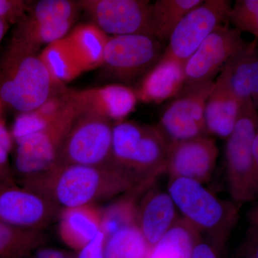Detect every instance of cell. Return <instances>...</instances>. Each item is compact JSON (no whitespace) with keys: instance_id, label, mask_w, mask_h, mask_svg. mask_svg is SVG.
Masks as SVG:
<instances>
[{"instance_id":"5","label":"cell","mask_w":258,"mask_h":258,"mask_svg":"<svg viewBox=\"0 0 258 258\" xmlns=\"http://www.w3.org/2000/svg\"><path fill=\"white\" fill-rule=\"evenodd\" d=\"M257 109L253 104L242 107L238 119L225 146L229 192L236 206L250 203L258 192V163L252 145L258 134Z\"/></svg>"},{"instance_id":"1","label":"cell","mask_w":258,"mask_h":258,"mask_svg":"<svg viewBox=\"0 0 258 258\" xmlns=\"http://www.w3.org/2000/svg\"><path fill=\"white\" fill-rule=\"evenodd\" d=\"M167 149L156 125L120 120L113 123L109 165L134 187L151 188L166 173Z\"/></svg>"},{"instance_id":"31","label":"cell","mask_w":258,"mask_h":258,"mask_svg":"<svg viewBox=\"0 0 258 258\" xmlns=\"http://www.w3.org/2000/svg\"><path fill=\"white\" fill-rule=\"evenodd\" d=\"M228 21L239 32L258 37L257 0H237L231 8Z\"/></svg>"},{"instance_id":"27","label":"cell","mask_w":258,"mask_h":258,"mask_svg":"<svg viewBox=\"0 0 258 258\" xmlns=\"http://www.w3.org/2000/svg\"><path fill=\"white\" fill-rule=\"evenodd\" d=\"M150 249L137 224L124 226L105 239V258H147Z\"/></svg>"},{"instance_id":"15","label":"cell","mask_w":258,"mask_h":258,"mask_svg":"<svg viewBox=\"0 0 258 258\" xmlns=\"http://www.w3.org/2000/svg\"><path fill=\"white\" fill-rule=\"evenodd\" d=\"M55 215V205L32 190L8 184L0 187V222L33 230L47 224Z\"/></svg>"},{"instance_id":"18","label":"cell","mask_w":258,"mask_h":258,"mask_svg":"<svg viewBox=\"0 0 258 258\" xmlns=\"http://www.w3.org/2000/svg\"><path fill=\"white\" fill-rule=\"evenodd\" d=\"M185 85L184 62L163 55L134 89L139 101L158 104L174 98Z\"/></svg>"},{"instance_id":"16","label":"cell","mask_w":258,"mask_h":258,"mask_svg":"<svg viewBox=\"0 0 258 258\" xmlns=\"http://www.w3.org/2000/svg\"><path fill=\"white\" fill-rule=\"evenodd\" d=\"M241 106L231 87L225 66L215 81L205 110V129L208 135L227 139L240 115Z\"/></svg>"},{"instance_id":"20","label":"cell","mask_w":258,"mask_h":258,"mask_svg":"<svg viewBox=\"0 0 258 258\" xmlns=\"http://www.w3.org/2000/svg\"><path fill=\"white\" fill-rule=\"evenodd\" d=\"M109 37L91 23L79 25L66 35V40L83 73L101 67Z\"/></svg>"},{"instance_id":"35","label":"cell","mask_w":258,"mask_h":258,"mask_svg":"<svg viewBox=\"0 0 258 258\" xmlns=\"http://www.w3.org/2000/svg\"><path fill=\"white\" fill-rule=\"evenodd\" d=\"M13 137L5 126L4 122L0 120V169H5L12 147Z\"/></svg>"},{"instance_id":"17","label":"cell","mask_w":258,"mask_h":258,"mask_svg":"<svg viewBox=\"0 0 258 258\" xmlns=\"http://www.w3.org/2000/svg\"><path fill=\"white\" fill-rule=\"evenodd\" d=\"M180 219L170 195L152 186L144 193L137 208V225L144 238L154 246Z\"/></svg>"},{"instance_id":"10","label":"cell","mask_w":258,"mask_h":258,"mask_svg":"<svg viewBox=\"0 0 258 258\" xmlns=\"http://www.w3.org/2000/svg\"><path fill=\"white\" fill-rule=\"evenodd\" d=\"M231 8L229 0H204L178 24L164 55L186 62L215 28L228 21Z\"/></svg>"},{"instance_id":"32","label":"cell","mask_w":258,"mask_h":258,"mask_svg":"<svg viewBox=\"0 0 258 258\" xmlns=\"http://www.w3.org/2000/svg\"><path fill=\"white\" fill-rule=\"evenodd\" d=\"M226 244L200 235L194 245L191 258H224Z\"/></svg>"},{"instance_id":"6","label":"cell","mask_w":258,"mask_h":258,"mask_svg":"<svg viewBox=\"0 0 258 258\" xmlns=\"http://www.w3.org/2000/svg\"><path fill=\"white\" fill-rule=\"evenodd\" d=\"M79 115L68 98L63 111L55 121L41 132L17 142L15 168L19 174L35 179L55 166L64 140Z\"/></svg>"},{"instance_id":"36","label":"cell","mask_w":258,"mask_h":258,"mask_svg":"<svg viewBox=\"0 0 258 258\" xmlns=\"http://www.w3.org/2000/svg\"><path fill=\"white\" fill-rule=\"evenodd\" d=\"M247 244V248L245 249L242 258H258L257 237Z\"/></svg>"},{"instance_id":"24","label":"cell","mask_w":258,"mask_h":258,"mask_svg":"<svg viewBox=\"0 0 258 258\" xmlns=\"http://www.w3.org/2000/svg\"><path fill=\"white\" fill-rule=\"evenodd\" d=\"M203 0H157L151 3V28L153 35L162 44L168 42L179 22Z\"/></svg>"},{"instance_id":"2","label":"cell","mask_w":258,"mask_h":258,"mask_svg":"<svg viewBox=\"0 0 258 258\" xmlns=\"http://www.w3.org/2000/svg\"><path fill=\"white\" fill-rule=\"evenodd\" d=\"M46 199L64 210L91 206L135 189L111 165H56L39 176ZM38 177V178H39Z\"/></svg>"},{"instance_id":"14","label":"cell","mask_w":258,"mask_h":258,"mask_svg":"<svg viewBox=\"0 0 258 258\" xmlns=\"http://www.w3.org/2000/svg\"><path fill=\"white\" fill-rule=\"evenodd\" d=\"M66 94L80 115H95L111 122L124 120L139 101L135 89L121 84L69 91Z\"/></svg>"},{"instance_id":"4","label":"cell","mask_w":258,"mask_h":258,"mask_svg":"<svg viewBox=\"0 0 258 258\" xmlns=\"http://www.w3.org/2000/svg\"><path fill=\"white\" fill-rule=\"evenodd\" d=\"M55 86L38 56L8 48L0 68V99L7 106L32 111L53 96Z\"/></svg>"},{"instance_id":"33","label":"cell","mask_w":258,"mask_h":258,"mask_svg":"<svg viewBox=\"0 0 258 258\" xmlns=\"http://www.w3.org/2000/svg\"><path fill=\"white\" fill-rule=\"evenodd\" d=\"M28 3L21 0H0V18L7 23H19L26 15Z\"/></svg>"},{"instance_id":"23","label":"cell","mask_w":258,"mask_h":258,"mask_svg":"<svg viewBox=\"0 0 258 258\" xmlns=\"http://www.w3.org/2000/svg\"><path fill=\"white\" fill-rule=\"evenodd\" d=\"M68 103L66 93L53 95L35 109L18 115L13 124L12 137L15 142L38 133L55 121Z\"/></svg>"},{"instance_id":"28","label":"cell","mask_w":258,"mask_h":258,"mask_svg":"<svg viewBox=\"0 0 258 258\" xmlns=\"http://www.w3.org/2000/svg\"><path fill=\"white\" fill-rule=\"evenodd\" d=\"M147 190L144 188L131 190L128 197L118 200L101 212V231L106 237L124 226L137 224V198Z\"/></svg>"},{"instance_id":"38","label":"cell","mask_w":258,"mask_h":258,"mask_svg":"<svg viewBox=\"0 0 258 258\" xmlns=\"http://www.w3.org/2000/svg\"><path fill=\"white\" fill-rule=\"evenodd\" d=\"M4 170H5V169H0V187L7 184L6 183H5V181H6V180H5V179H6V178H5L6 174H5Z\"/></svg>"},{"instance_id":"29","label":"cell","mask_w":258,"mask_h":258,"mask_svg":"<svg viewBox=\"0 0 258 258\" xmlns=\"http://www.w3.org/2000/svg\"><path fill=\"white\" fill-rule=\"evenodd\" d=\"M81 10L80 2L42 0L34 5L30 13L20 21L28 23L75 21Z\"/></svg>"},{"instance_id":"37","label":"cell","mask_w":258,"mask_h":258,"mask_svg":"<svg viewBox=\"0 0 258 258\" xmlns=\"http://www.w3.org/2000/svg\"><path fill=\"white\" fill-rule=\"evenodd\" d=\"M8 24L4 21L3 19L0 18V42L4 37L5 33H6L7 30L8 28Z\"/></svg>"},{"instance_id":"3","label":"cell","mask_w":258,"mask_h":258,"mask_svg":"<svg viewBox=\"0 0 258 258\" xmlns=\"http://www.w3.org/2000/svg\"><path fill=\"white\" fill-rule=\"evenodd\" d=\"M168 193L182 218L201 235L227 243L238 222V207L222 200L203 184L184 179H169Z\"/></svg>"},{"instance_id":"12","label":"cell","mask_w":258,"mask_h":258,"mask_svg":"<svg viewBox=\"0 0 258 258\" xmlns=\"http://www.w3.org/2000/svg\"><path fill=\"white\" fill-rule=\"evenodd\" d=\"M246 43L238 30L225 24L217 27L184 62L186 85L213 80Z\"/></svg>"},{"instance_id":"19","label":"cell","mask_w":258,"mask_h":258,"mask_svg":"<svg viewBox=\"0 0 258 258\" xmlns=\"http://www.w3.org/2000/svg\"><path fill=\"white\" fill-rule=\"evenodd\" d=\"M257 38L246 43L225 64L231 87L242 107L258 106Z\"/></svg>"},{"instance_id":"25","label":"cell","mask_w":258,"mask_h":258,"mask_svg":"<svg viewBox=\"0 0 258 258\" xmlns=\"http://www.w3.org/2000/svg\"><path fill=\"white\" fill-rule=\"evenodd\" d=\"M38 57L57 86L71 82L83 74L66 37L45 46Z\"/></svg>"},{"instance_id":"34","label":"cell","mask_w":258,"mask_h":258,"mask_svg":"<svg viewBox=\"0 0 258 258\" xmlns=\"http://www.w3.org/2000/svg\"><path fill=\"white\" fill-rule=\"evenodd\" d=\"M105 239L106 236L100 231L92 240L80 249L78 258H105Z\"/></svg>"},{"instance_id":"13","label":"cell","mask_w":258,"mask_h":258,"mask_svg":"<svg viewBox=\"0 0 258 258\" xmlns=\"http://www.w3.org/2000/svg\"><path fill=\"white\" fill-rule=\"evenodd\" d=\"M218 155L216 142L208 135L169 144L166 173L169 179L184 178L204 184L212 179Z\"/></svg>"},{"instance_id":"11","label":"cell","mask_w":258,"mask_h":258,"mask_svg":"<svg viewBox=\"0 0 258 258\" xmlns=\"http://www.w3.org/2000/svg\"><path fill=\"white\" fill-rule=\"evenodd\" d=\"M80 4L91 23L109 36L139 34L154 37L149 18L150 1L83 0Z\"/></svg>"},{"instance_id":"9","label":"cell","mask_w":258,"mask_h":258,"mask_svg":"<svg viewBox=\"0 0 258 258\" xmlns=\"http://www.w3.org/2000/svg\"><path fill=\"white\" fill-rule=\"evenodd\" d=\"M113 122L79 115L61 149L56 165L104 166L111 159Z\"/></svg>"},{"instance_id":"7","label":"cell","mask_w":258,"mask_h":258,"mask_svg":"<svg viewBox=\"0 0 258 258\" xmlns=\"http://www.w3.org/2000/svg\"><path fill=\"white\" fill-rule=\"evenodd\" d=\"M164 50V44L151 35L110 36L101 67L115 79L132 82L142 79L161 60Z\"/></svg>"},{"instance_id":"26","label":"cell","mask_w":258,"mask_h":258,"mask_svg":"<svg viewBox=\"0 0 258 258\" xmlns=\"http://www.w3.org/2000/svg\"><path fill=\"white\" fill-rule=\"evenodd\" d=\"M200 235L181 217L164 237L151 247L147 258H191L194 245Z\"/></svg>"},{"instance_id":"22","label":"cell","mask_w":258,"mask_h":258,"mask_svg":"<svg viewBox=\"0 0 258 258\" xmlns=\"http://www.w3.org/2000/svg\"><path fill=\"white\" fill-rule=\"evenodd\" d=\"M75 21L28 23L20 21L10 47L25 53L35 54L43 45L63 38Z\"/></svg>"},{"instance_id":"21","label":"cell","mask_w":258,"mask_h":258,"mask_svg":"<svg viewBox=\"0 0 258 258\" xmlns=\"http://www.w3.org/2000/svg\"><path fill=\"white\" fill-rule=\"evenodd\" d=\"M64 210L60 235L71 247L81 249L101 231V211L91 206Z\"/></svg>"},{"instance_id":"8","label":"cell","mask_w":258,"mask_h":258,"mask_svg":"<svg viewBox=\"0 0 258 258\" xmlns=\"http://www.w3.org/2000/svg\"><path fill=\"white\" fill-rule=\"evenodd\" d=\"M214 86L213 80L185 85L164 109L156 126L168 145L208 135L205 129V105Z\"/></svg>"},{"instance_id":"30","label":"cell","mask_w":258,"mask_h":258,"mask_svg":"<svg viewBox=\"0 0 258 258\" xmlns=\"http://www.w3.org/2000/svg\"><path fill=\"white\" fill-rule=\"evenodd\" d=\"M35 233L0 222V258L25 256L39 243L40 237Z\"/></svg>"}]
</instances>
